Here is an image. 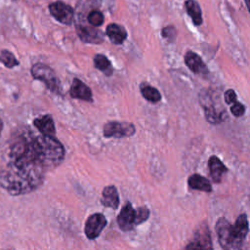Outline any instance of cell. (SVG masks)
Listing matches in <instances>:
<instances>
[{
    "mask_svg": "<svg viewBox=\"0 0 250 250\" xmlns=\"http://www.w3.org/2000/svg\"><path fill=\"white\" fill-rule=\"evenodd\" d=\"M77 34L82 41L87 43H101L104 40V36L100 30L89 26H77Z\"/></svg>",
    "mask_w": 250,
    "mask_h": 250,
    "instance_id": "13",
    "label": "cell"
},
{
    "mask_svg": "<svg viewBox=\"0 0 250 250\" xmlns=\"http://www.w3.org/2000/svg\"><path fill=\"white\" fill-rule=\"evenodd\" d=\"M208 166H209V171L212 180L215 183H220L223 175L228 171V168L225 166V164L215 155L211 156L208 160Z\"/></svg>",
    "mask_w": 250,
    "mask_h": 250,
    "instance_id": "14",
    "label": "cell"
},
{
    "mask_svg": "<svg viewBox=\"0 0 250 250\" xmlns=\"http://www.w3.org/2000/svg\"><path fill=\"white\" fill-rule=\"evenodd\" d=\"M104 16L100 11H92L89 13L88 17H87V21L88 22L93 25V26H100L103 24L104 22Z\"/></svg>",
    "mask_w": 250,
    "mask_h": 250,
    "instance_id": "23",
    "label": "cell"
},
{
    "mask_svg": "<svg viewBox=\"0 0 250 250\" xmlns=\"http://www.w3.org/2000/svg\"><path fill=\"white\" fill-rule=\"evenodd\" d=\"M188 187L192 189L202 190L205 192H210L212 190V187L209 181L198 174L191 175L188 180Z\"/></svg>",
    "mask_w": 250,
    "mask_h": 250,
    "instance_id": "18",
    "label": "cell"
},
{
    "mask_svg": "<svg viewBox=\"0 0 250 250\" xmlns=\"http://www.w3.org/2000/svg\"><path fill=\"white\" fill-rule=\"evenodd\" d=\"M51 15L60 22L63 24H70L73 21V10L72 8L61 1L54 2L49 6Z\"/></svg>",
    "mask_w": 250,
    "mask_h": 250,
    "instance_id": "9",
    "label": "cell"
},
{
    "mask_svg": "<svg viewBox=\"0 0 250 250\" xmlns=\"http://www.w3.org/2000/svg\"><path fill=\"white\" fill-rule=\"evenodd\" d=\"M106 35L114 44H122L127 37V32L121 25L110 23L106 26Z\"/></svg>",
    "mask_w": 250,
    "mask_h": 250,
    "instance_id": "17",
    "label": "cell"
},
{
    "mask_svg": "<svg viewBox=\"0 0 250 250\" xmlns=\"http://www.w3.org/2000/svg\"><path fill=\"white\" fill-rule=\"evenodd\" d=\"M64 158L63 146L54 137L23 129L8 143L6 161H21L45 170L60 165Z\"/></svg>",
    "mask_w": 250,
    "mask_h": 250,
    "instance_id": "1",
    "label": "cell"
},
{
    "mask_svg": "<svg viewBox=\"0 0 250 250\" xmlns=\"http://www.w3.org/2000/svg\"><path fill=\"white\" fill-rule=\"evenodd\" d=\"M94 63H95V66L101 71H103L104 74L110 75L112 73L111 63L105 56L101 54L96 55L94 58Z\"/></svg>",
    "mask_w": 250,
    "mask_h": 250,
    "instance_id": "21",
    "label": "cell"
},
{
    "mask_svg": "<svg viewBox=\"0 0 250 250\" xmlns=\"http://www.w3.org/2000/svg\"><path fill=\"white\" fill-rule=\"evenodd\" d=\"M162 35L168 39H173L176 35V30L173 26H167L162 29Z\"/></svg>",
    "mask_w": 250,
    "mask_h": 250,
    "instance_id": "27",
    "label": "cell"
},
{
    "mask_svg": "<svg viewBox=\"0 0 250 250\" xmlns=\"http://www.w3.org/2000/svg\"><path fill=\"white\" fill-rule=\"evenodd\" d=\"M245 3H246V6L250 12V0H245Z\"/></svg>",
    "mask_w": 250,
    "mask_h": 250,
    "instance_id": "28",
    "label": "cell"
},
{
    "mask_svg": "<svg viewBox=\"0 0 250 250\" xmlns=\"http://www.w3.org/2000/svg\"><path fill=\"white\" fill-rule=\"evenodd\" d=\"M106 226V219L101 213L91 215L85 224V234L89 239L97 238Z\"/></svg>",
    "mask_w": 250,
    "mask_h": 250,
    "instance_id": "8",
    "label": "cell"
},
{
    "mask_svg": "<svg viewBox=\"0 0 250 250\" xmlns=\"http://www.w3.org/2000/svg\"><path fill=\"white\" fill-rule=\"evenodd\" d=\"M224 99H225V102L228 104H232L234 102H236V94H235V92L233 90L229 89V90L225 92Z\"/></svg>",
    "mask_w": 250,
    "mask_h": 250,
    "instance_id": "26",
    "label": "cell"
},
{
    "mask_svg": "<svg viewBox=\"0 0 250 250\" xmlns=\"http://www.w3.org/2000/svg\"><path fill=\"white\" fill-rule=\"evenodd\" d=\"M0 61L7 67H14L19 64L18 60L14 57V55L11 52H9L7 50H3L0 53Z\"/></svg>",
    "mask_w": 250,
    "mask_h": 250,
    "instance_id": "22",
    "label": "cell"
},
{
    "mask_svg": "<svg viewBox=\"0 0 250 250\" xmlns=\"http://www.w3.org/2000/svg\"><path fill=\"white\" fill-rule=\"evenodd\" d=\"M141 93H142L143 97L150 103L155 104L161 100V95L158 92V90L155 89L154 87L147 85V84L141 85Z\"/></svg>",
    "mask_w": 250,
    "mask_h": 250,
    "instance_id": "20",
    "label": "cell"
},
{
    "mask_svg": "<svg viewBox=\"0 0 250 250\" xmlns=\"http://www.w3.org/2000/svg\"><path fill=\"white\" fill-rule=\"evenodd\" d=\"M135 132H136V129L134 125L128 122L110 121L104 126V136L106 138L130 137V136H133Z\"/></svg>",
    "mask_w": 250,
    "mask_h": 250,
    "instance_id": "7",
    "label": "cell"
},
{
    "mask_svg": "<svg viewBox=\"0 0 250 250\" xmlns=\"http://www.w3.org/2000/svg\"><path fill=\"white\" fill-rule=\"evenodd\" d=\"M185 250H213L210 232L205 224L198 227Z\"/></svg>",
    "mask_w": 250,
    "mask_h": 250,
    "instance_id": "6",
    "label": "cell"
},
{
    "mask_svg": "<svg viewBox=\"0 0 250 250\" xmlns=\"http://www.w3.org/2000/svg\"><path fill=\"white\" fill-rule=\"evenodd\" d=\"M185 6L193 23L195 25H200L202 23V14L199 4L195 0H187L185 2Z\"/></svg>",
    "mask_w": 250,
    "mask_h": 250,
    "instance_id": "19",
    "label": "cell"
},
{
    "mask_svg": "<svg viewBox=\"0 0 250 250\" xmlns=\"http://www.w3.org/2000/svg\"><path fill=\"white\" fill-rule=\"evenodd\" d=\"M31 73L34 78L42 81L50 91L60 93V82L52 68H50L46 64L38 62L31 67Z\"/></svg>",
    "mask_w": 250,
    "mask_h": 250,
    "instance_id": "5",
    "label": "cell"
},
{
    "mask_svg": "<svg viewBox=\"0 0 250 250\" xmlns=\"http://www.w3.org/2000/svg\"><path fill=\"white\" fill-rule=\"evenodd\" d=\"M45 172L44 168L34 164L7 161L6 166L0 169V187L12 195L26 194L43 184Z\"/></svg>",
    "mask_w": 250,
    "mask_h": 250,
    "instance_id": "2",
    "label": "cell"
},
{
    "mask_svg": "<svg viewBox=\"0 0 250 250\" xmlns=\"http://www.w3.org/2000/svg\"><path fill=\"white\" fill-rule=\"evenodd\" d=\"M187 66L195 74L205 76L208 74V67L203 62L202 59L194 52H188L185 56Z\"/></svg>",
    "mask_w": 250,
    "mask_h": 250,
    "instance_id": "11",
    "label": "cell"
},
{
    "mask_svg": "<svg viewBox=\"0 0 250 250\" xmlns=\"http://www.w3.org/2000/svg\"><path fill=\"white\" fill-rule=\"evenodd\" d=\"M149 217V210L146 207H139L135 211V224L140 225L146 222Z\"/></svg>",
    "mask_w": 250,
    "mask_h": 250,
    "instance_id": "24",
    "label": "cell"
},
{
    "mask_svg": "<svg viewBox=\"0 0 250 250\" xmlns=\"http://www.w3.org/2000/svg\"><path fill=\"white\" fill-rule=\"evenodd\" d=\"M230 111H231V113H232L234 116L240 117V116H242V115L244 114V112H245V107H244V105H243L242 104H240V103H238V102L236 101V102H234V103L232 104V105L230 106Z\"/></svg>",
    "mask_w": 250,
    "mask_h": 250,
    "instance_id": "25",
    "label": "cell"
},
{
    "mask_svg": "<svg viewBox=\"0 0 250 250\" xmlns=\"http://www.w3.org/2000/svg\"><path fill=\"white\" fill-rule=\"evenodd\" d=\"M2 129H3V123H2V121H1V119H0V134H1V132H2Z\"/></svg>",
    "mask_w": 250,
    "mask_h": 250,
    "instance_id": "29",
    "label": "cell"
},
{
    "mask_svg": "<svg viewBox=\"0 0 250 250\" xmlns=\"http://www.w3.org/2000/svg\"><path fill=\"white\" fill-rule=\"evenodd\" d=\"M70 96L74 99H80L87 102H92V92L90 88L81 80L74 78L70 87Z\"/></svg>",
    "mask_w": 250,
    "mask_h": 250,
    "instance_id": "12",
    "label": "cell"
},
{
    "mask_svg": "<svg viewBox=\"0 0 250 250\" xmlns=\"http://www.w3.org/2000/svg\"><path fill=\"white\" fill-rule=\"evenodd\" d=\"M117 223L119 228L124 231L133 229V226L135 225V210L130 202H127L121 209L117 217Z\"/></svg>",
    "mask_w": 250,
    "mask_h": 250,
    "instance_id": "10",
    "label": "cell"
},
{
    "mask_svg": "<svg viewBox=\"0 0 250 250\" xmlns=\"http://www.w3.org/2000/svg\"><path fill=\"white\" fill-rule=\"evenodd\" d=\"M248 229V220L245 214L239 215L233 225L223 217L216 223L218 240L224 250H242Z\"/></svg>",
    "mask_w": 250,
    "mask_h": 250,
    "instance_id": "3",
    "label": "cell"
},
{
    "mask_svg": "<svg viewBox=\"0 0 250 250\" xmlns=\"http://www.w3.org/2000/svg\"><path fill=\"white\" fill-rule=\"evenodd\" d=\"M199 101L202 107L204 108L205 117L209 123L218 124L223 122L228 117L225 108L218 106L212 97V94L209 91H202L199 95Z\"/></svg>",
    "mask_w": 250,
    "mask_h": 250,
    "instance_id": "4",
    "label": "cell"
},
{
    "mask_svg": "<svg viewBox=\"0 0 250 250\" xmlns=\"http://www.w3.org/2000/svg\"><path fill=\"white\" fill-rule=\"evenodd\" d=\"M33 124L41 134L48 135V136H54L56 133L54 120L51 115L46 114L42 117L36 118V119H34Z\"/></svg>",
    "mask_w": 250,
    "mask_h": 250,
    "instance_id": "16",
    "label": "cell"
},
{
    "mask_svg": "<svg viewBox=\"0 0 250 250\" xmlns=\"http://www.w3.org/2000/svg\"><path fill=\"white\" fill-rule=\"evenodd\" d=\"M101 202L105 207L117 209L119 205V196L114 186H107L104 188Z\"/></svg>",
    "mask_w": 250,
    "mask_h": 250,
    "instance_id": "15",
    "label": "cell"
}]
</instances>
